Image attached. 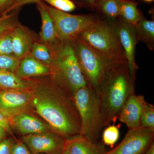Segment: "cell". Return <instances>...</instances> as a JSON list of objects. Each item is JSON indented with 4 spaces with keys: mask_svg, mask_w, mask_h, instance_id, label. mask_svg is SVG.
<instances>
[{
    "mask_svg": "<svg viewBox=\"0 0 154 154\" xmlns=\"http://www.w3.org/2000/svg\"><path fill=\"white\" fill-rule=\"evenodd\" d=\"M144 154H154V143H152Z\"/></svg>",
    "mask_w": 154,
    "mask_h": 154,
    "instance_id": "obj_36",
    "label": "cell"
},
{
    "mask_svg": "<svg viewBox=\"0 0 154 154\" xmlns=\"http://www.w3.org/2000/svg\"><path fill=\"white\" fill-rule=\"evenodd\" d=\"M138 41L145 43L149 49H154V21L146 19L144 16L135 26Z\"/></svg>",
    "mask_w": 154,
    "mask_h": 154,
    "instance_id": "obj_19",
    "label": "cell"
},
{
    "mask_svg": "<svg viewBox=\"0 0 154 154\" xmlns=\"http://www.w3.org/2000/svg\"><path fill=\"white\" fill-rule=\"evenodd\" d=\"M36 4V8L40 13L42 20L41 31L38 34V41L54 51L60 42L56 36L53 21L42 5L41 1Z\"/></svg>",
    "mask_w": 154,
    "mask_h": 154,
    "instance_id": "obj_15",
    "label": "cell"
},
{
    "mask_svg": "<svg viewBox=\"0 0 154 154\" xmlns=\"http://www.w3.org/2000/svg\"><path fill=\"white\" fill-rule=\"evenodd\" d=\"M0 122L10 127V122L8 119L1 113H0Z\"/></svg>",
    "mask_w": 154,
    "mask_h": 154,
    "instance_id": "obj_34",
    "label": "cell"
},
{
    "mask_svg": "<svg viewBox=\"0 0 154 154\" xmlns=\"http://www.w3.org/2000/svg\"><path fill=\"white\" fill-rule=\"evenodd\" d=\"M11 154H33L28 146L22 142H17L13 145Z\"/></svg>",
    "mask_w": 154,
    "mask_h": 154,
    "instance_id": "obj_30",
    "label": "cell"
},
{
    "mask_svg": "<svg viewBox=\"0 0 154 154\" xmlns=\"http://www.w3.org/2000/svg\"><path fill=\"white\" fill-rule=\"evenodd\" d=\"M154 130L140 127L128 129L122 140L104 154H144L154 142Z\"/></svg>",
    "mask_w": 154,
    "mask_h": 154,
    "instance_id": "obj_8",
    "label": "cell"
},
{
    "mask_svg": "<svg viewBox=\"0 0 154 154\" xmlns=\"http://www.w3.org/2000/svg\"><path fill=\"white\" fill-rule=\"evenodd\" d=\"M35 154H45V153H36Z\"/></svg>",
    "mask_w": 154,
    "mask_h": 154,
    "instance_id": "obj_40",
    "label": "cell"
},
{
    "mask_svg": "<svg viewBox=\"0 0 154 154\" xmlns=\"http://www.w3.org/2000/svg\"><path fill=\"white\" fill-rule=\"evenodd\" d=\"M54 79L71 97L87 85L70 42H60L49 66Z\"/></svg>",
    "mask_w": 154,
    "mask_h": 154,
    "instance_id": "obj_3",
    "label": "cell"
},
{
    "mask_svg": "<svg viewBox=\"0 0 154 154\" xmlns=\"http://www.w3.org/2000/svg\"><path fill=\"white\" fill-rule=\"evenodd\" d=\"M147 103L142 95H131L122 108L118 119L128 129L140 127L141 115Z\"/></svg>",
    "mask_w": 154,
    "mask_h": 154,
    "instance_id": "obj_12",
    "label": "cell"
},
{
    "mask_svg": "<svg viewBox=\"0 0 154 154\" xmlns=\"http://www.w3.org/2000/svg\"><path fill=\"white\" fill-rule=\"evenodd\" d=\"M0 127H2L4 128L6 130H8L9 129V128H10L9 127L5 125L4 124L2 123H1V122H0Z\"/></svg>",
    "mask_w": 154,
    "mask_h": 154,
    "instance_id": "obj_37",
    "label": "cell"
},
{
    "mask_svg": "<svg viewBox=\"0 0 154 154\" xmlns=\"http://www.w3.org/2000/svg\"><path fill=\"white\" fill-rule=\"evenodd\" d=\"M20 60L14 56L0 54V69L15 72Z\"/></svg>",
    "mask_w": 154,
    "mask_h": 154,
    "instance_id": "obj_28",
    "label": "cell"
},
{
    "mask_svg": "<svg viewBox=\"0 0 154 154\" xmlns=\"http://www.w3.org/2000/svg\"><path fill=\"white\" fill-rule=\"evenodd\" d=\"M38 34L20 23L13 29L12 46L14 56L22 59L30 54L34 42L38 41Z\"/></svg>",
    "mask_w": 154,
    "mask_h": 154,
    "instance_id": "obj_13",
    "label": "cell"
},
{
    "mask_svg": "<svg viewBox=\"0 0 154 154\" xmlns=\"http://www.w3.org/2000/svg\"><path fill=\"white\" fill-rule=\"evenodd\" d=\"M6 130L2 127H0V143L5 140L6 135Z\"/></svg>",
    "mask_w": 154,
    "mask_h": 154,
    "instance_id": "obj_35",
    "label": "cell"
},
{
    "mask_svg": "<svg viewBox=\"0 0 154 154\" xmlns=\"http://www.w3.org/2000/svg\"><path fill=\"white\" fill-rule=\"evenodd\" d=\"M103 144L112 148L118 140L119 137V126L109 125L106 128L102 134Z\"/></svg>",
    "mask_w": 154,
    "mask_h": 154,
    "instance_id": "obj_25",
    "label": "cell"
},
{
    "mask_svg": "<svg viewBox=\"0 0 154 154\" xmlns=\"http://www.w3.org/2000/svg\"><path fill=\"white\" fill-rule=\"evenodd\" d=\"M14 28L0 33V54L14 56L12 46Z\"/></svg>",
    "mask_w": 154,
    "mask_h": 154,
    "instance_id": "obj_24",
    "label": "cell"
},
{
    "mask_svg": "<svg viewBox=\"0 0 154 154\" xmlns=\"http://www.w3.org/2000/svg\"><path fill=\"white\" fill-rule=\"evenodd\" d=\"M22 8L13 10L9 14L0 17V33L15 28L19 22V15Z\"/></svg>",
    "mask_w": 154,
    "mask_h": 154,
    "instance_id": "obj_23",
    "label": "cell"
},
{
    "mask_svg": "<svg viewBox=\"0 0 154 154\" xmlns=\"http://www.w3.org/2000/svg\"><path fill=\"white\" fill-rule=\"evenodd\" d=\"M135 79L127 62H113L107 68L96 91L103 128L118 119L125 103L130 96L135 94Z\"/></svg>",
    "mask_w": 154,
    "mask_h": 154,
    "instance_id": "obj_2",
    "label": "cell"
},
{
    "mask_svg": "<svg viewBox=\"0 0 154 154\" xmlns=\"http://www.w3.org/2000/svg\"><path fill=\"white\" fill-rule=\"evenodd\" d=\"M65 147L68 154H104L106 152L104 144L93 142L80 134L66 140Z\"/></svg>",
    "mask_w": 154,
    "mask_h": 154,
    "instance_id": "obj_16",
    "label": "cell"
},
{
    "mask_svg": "<svg viewBox=\"0 0 154 154\" xmlns=\"http://www.w3.org/2000/svg\"><path fill=\"white\" fill-rule=\"evenodd\" d=\"M119 8L120 17L134 26L143 17L141 11L137 8V3L133 0H120Z\"/></svg>",
    "mask_w": 154,
    "mask_h": 154,
    "instance_id": "obj_20",
    "label": "cell"
},
{
    "mask_svg": "<svg viewBox=\"0 0 154 154\" xmlns=\"http://www.w3.org/2000/svg\"><path fill=\"white\" fill-rule=\"evenodd\" d=\"M48 3L52 8L64 12H70L75 9V3L70 0H41Z\"/></svg>",
    "mask_w": 154,
    "mask_h": 154,
    "instance_id": "obj_27",
    "label": "cell"
},
{
    "mask_svg": "<svg viewBox=\"0 0 154 154\" xmlns=\"http://www.w3.org/2000/svg\"><path fill=\"white\" fill-rule=\"evenodd\" d=\"M23 140L33 154H62L66 140L55 133L50 132L26 135Z\"/></svg>",
    "mask_w": 154,
    "mask_h": 154,
    "instance_id": "obj_11",
    "label": "cell"
},
{
    "mask_svg": "<svg viewBox=\"0 0 154 154\" xmlns=\"http://www.w3.org/2000/svg\"><path fill=\"white\" fill-rule=\"evenodd\" d=\"M70 42L87 84L97 91L107 68L116 61L101 55L79 36Z\"/></svg>",
    "mask_w": 154,
    "mask_h": 154,
    "instance_id": "obj_6",
    "label": "cell"
},
{
    "mask_svg": "<svg viewBox=\"0 0 154 154\" xmlns=\"http://www.w3.org/2000/svg\"><path fill=\"white\" fill-rule=\"evenodd\" d=\"M72 99L81 119L80 135L93 142H98L103 128L102 110L97 92L87 84L75 91Z\"/></svg>",
    "mask_w": 154,
    "mask_h": 154,
    "instance_id": "obj_4",
    "label": "cell"
},
{
    "mask_svg": "<svg viewBox=\"0 0 154 154\" xmlns=\"http://www.w3.org/2000/svg\"><path fill=\"white\" fill-rule=\"evenodd\" d=\"M34 82L30 79H24L18 76L15 72L0 69V88L7 90L31 91Z\"/></svg>",
    "mask_w": 154,
    "mask_h": 154,
    "instance_id": "obj_18",
    "label": "cell"
},
{
    "mask_svg": "<svg viewBox=\"0 0 154 154\" xmlns=\"http://www.w3.org/2000/svg\"><path fill=\"white\" fill-rule=\"evenodd\" d=\"M73 2L80 7L91 10H96L99 5L105 0H73Z\"/></svg>",
    "mask_w": 154,
    "mask_h": 154,
    "instance_id": "obj_29",
    "label": "cell"
},
{
    "mask_svg": "<svg viewBox=\"0 0 154 154\" xmlns=\"http://www.w3.org/2000/svg\"><path fill=\"white\" fill-rule=\"evenodd\" d=\"M54 24L56 36L61 42H70L101 21L93 15H75L57 10L41 1Z\"/></svg>",
    "mask_w": 154,
    "mask_h": 154,
    "instance_id": "obj_7",
    "label": "cell"
},
{
    "mask_svg": "<svg viewBox=\"0 0 154 154\" xmlns=\"http://www.w3.org/2000/svg\"><path fill=\"white\" fill-rule=\"evenodd\" d=\"M62 154H68L65 145L64 149L63 152Z\"/></svg>",
    "mask_w": 154,
    "mask_h": 154,
    "instance_id": "obj_38",
    "label": "cell"
},
{
    "mask_svg": "<svg viewBox=\"0 0 154 154\" xmlns=\"http://www.w3.org/2000/svg\"><path fill=\"white\" fill-rule=\"evenodd\" d=\"M32 91L0 90V113L10 119L32 105Z\"/></svg>",
    "mask_w": 154,
    "mask_h": 154,
    "instance_id": "obj_9",
    "label": "cell"
},
{
    "mask_svg": "<svg viewBox=\"0 0 154 154\" xmlns=\"http://www.w3.org/2000/svg\"><path fill=\"white\" fill-rule=\"evenodd\" d=\"M54 51L46 45L38 42H34L30 54L36 60L48 67L52 63Z\"/></svg>",
    "mask_w": 154,
    "mask_h": 154,
    "instance_id": "obj_21",
    "label": "cell"
},
{
    "mask_svg": "<svg viewBox=\"0 0 154 154\" xmlns=\"http://www.w3.org/2000/svg\"><path fill=\"white\" fill-rule=\"evenodd\" d=\"M12 125L24 134L49 132L50 128L43 122L25 112L17 114L9 119Z\"/></svg>",
    "mask_w": 154,
    "mask_h": 154,
    "instance_id": "obj_14",
    "label": "cell"
},
{
    "mask_svg": "<svg viewBox=\"0 0 154 154\" xmlns=\"http://www.w3.org/2000/svg\"><path fill=\"white\" fill-rule=\"evenodd\" d=\"M1 88H0V90H1Z\"/></svg>",
    "mask_w": 154,
    "mask_h": 154,
    "instance_id": "obj_41",
    "label": "cell"
},
{
    "mask_svg": "<svg viewBox=\"0 0 154 154\" xmlns=\"http://www.w3.org/2000/svg\"><path fill=\"white\" fill-rule=\"evenodd\" d=\"M80 38L97 52L113 61L127 62L113 24L101 20L85 30Z\"/></svg>",
    "mask_w": 154,
    "mask_h": 154,
    "instance_id": "obj_5",
    "label": "cell"
},
{
    "mask_svg": "<svg viewBox=\"0 0 154 154\" xmlns=\"http://www.w3.org/2000/svg\"><path fill=\"white\" fill-rule=\"evenodd\" d=\"M11 139H5L0 143V154H11L14 144Z\"/></svg>",
    "mask_w": 154,
    "mask_h": 154,
    "instance_id": "obj_32",
    "label": "cell"
},
{
    "mask_svg": "<svg viewBox=\"0 0 154 154\" xmlns=\"http://www.w3.org/2000/svg\"><path fill=\"white\" fill-rule=\"evenodd\" d=\"M143 1H145V2H153L154 0H143Z\"/></svg>",
    "mask_w": 154,
    "mask_h": 154,
    "instance_id": "obj_39",
    "label": "cell"
},
{
    "mask_svg": "<svg viewBox=\"0 0 154 154\" xmlns=\"http://www.w3.org/2000/svg\"><path fill=\"white\" fill-rule=\"evenodd\" d=\"M32 106L54 133L65 140L80 134L81 119L72 99L50 75L33 81Z\"/></svg>",
    "mask_w": 154,
    "mask_h": 154,
    "instance_id": "obj_1",
    "label": "cell"
},
{
    "mask_svg": "<svg viewBox=\"0 0 154 154\" xmlns=\"http://www.w3.org/2000/svg\"><path fill=\"white\" fill-rule=\"evenodd\" d=\"M15 72L18 76L24 79L31 77L49 75L51 74L49 67L40 62L30 54L25 56L20 60Z\"/></svg>",
    "mask_w": 154,
    "mask_h": 154,
    "instance_id": "obj_17",
    "label": "cell"
},
{
    "mask_svg": "<svg viewBox=\"0 0 154 154\" xmlns=\"http://www.w3.org/2000/svg\"><path fill=\"white\" fill-rule=\"evenodd\" d=\"M114 30L124 50L130 71L136 79L137 65L135 60L136 46L138 42L135 26L125 21L121 17L112 23Z\"/></svg>",
    "mask_w": 154,
    "mask_h": 154,
    "instance_id": "obj_10",
    "label": "cell"
},
{
    "mask_svg": "<svg viewBox=\"0 0 154 154\" xmlns=\"http://www.w3.org/2000/svg\"><path fill=\"white\" fill-rule=\"evenodd\" d=\"M140 127L154 130V106L148 103L140 118Z\"/></svg>",
    "mask_w": 154,
    "mask_h": 154,
    "instance_id": "obj_26",
    "label": "cell"
},
{
    "mask_svg": "<svg viewBox=\"0 0 154 154\" xmlns=\"http://www.w3.org/2000/svg\"><path fill=\"white\" fill-rule=\"evenodd\" d=\"M41 0H15L11 7L7 11V14H9L13 10L17 8H22L24 5L31 3H36Z\"/></svg>",
    "mask_w": 154,
    "mask_h": 154,
    "instance_id": "obj_31",
    "label": "cell"
},
{
    "mask_svg": "<svg viewBox=\"0 0 154 154\" xmlns=\"http://www.w3.org/2000/svg\"><path fill=\"white\" fill-rule=\"evenodd\" d=\"M15 0H0V17L7 14V11Z\"/></svg>",
    "mask_w": 154,
    "mask_h": 154,
    "instance_id": "obj_33",
    "label": "cell"
},
{
    "mask_svg": "<svg viewBox=\"0 0 154 154\" xmlns=\"http://www.w3.org/2000/svg\"><path fill=\"white\" fill-rule=\"evenodd\" d=\"M120 0H105L96 11L100 12L113 23L120 17L119 5Z\"/></svg>",
    "mask_w": 154,
    "mask_h": 154,
    "instance_id": "obj_22",
    "label": "cell"
}]
</instances>
